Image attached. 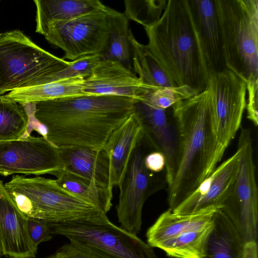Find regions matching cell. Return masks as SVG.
<instances>
[{
  "label": "cell",
  "instance_id": "1",
  "mask_svg": "<svg viewBox=\"0 0 258 258\" xmlns=\"http://www.w3.org/2000/svg\"><path fill=\"white\" fill-rule=\"evenodd\" d=\"M138 100L85 95L28 103L26 108L58 148H104L112 133L134 111Z\"/></svg>",
  "mask_w": 258,
  "mask_h": 258
},
{
  "label": "cell",
  "instance_id": "2",
  "mask_svg": "<svg viewBox=\"0 0 258 258\" xmlns=\"http://www.w3.org/2000/svg\"><path fill=\"white\" fill-rule=\"evenodd\" d=\"M171 109L178 134L177 170L167 190L168 209L172 211L214 171L226 148L215 133L208 88Z\"/></svg>",
  "mask_w": 258,
  "mask_h": 258
},
{
  "label": "cell",
  "instance_id": "3",
  "mask_svg": "<svg viewBox=\"0 0 258 258\" xmlns=\"http://www.w3.org/2000/svg\"><path fill=\"white\" fill-rule=\"evenodd\" d=\"M145 30L148 49L177 86H188L196 95L207 89L208 73L186 0H168L159 20Z\"/></svg>",
  "mask_w": 258,
  "mask_h": 258
},
{
  "label": "cell",
  "instance_id": "4",
  "mask_svg": "<svg viewBox=\"0 0 258 258\" xmlns=\"http://www.w3.org/2000/svg\"><path fill=\"white\" fill-rule=\"evenodd\" d=\"M70 63L38 46L20 30L0 32V95L52 82Z\"/></svg>",
  "mask_w": 258,
  "mask_h": 258
},
{
  "label": "cell",
  "instance_id": "5",
  "mask_svg": "<svg viewBox=\"0 0 258 258\" xmlns=\"http://www.w3.org/2000/svg\"><path fill=\"white\" fill-rule=\"evenodd\" d=\"M4 185L18 209L27 217L47 223H65L103 213L62 188L55 179L17 174Z\"/></svg>",
  "mask_w": 258,
  "mask_h": 258
},
{
  "label": "cell",
  "instance_id": "6",
  "mask_svg": "<svg viewBox=\"0 0 258 258\" xmlns=\"http://www.w3.org/2000/svg\"><path fill=\"white\" fill-rule=\"evenodd\" d=\"M226 68L258 77V0H216Z\"/></svg>",
  "mask_w": 258,
  "mask_h": 258
},
{
  "label": "cell",
  "instance_id": "7",
  "mask_svg": "<svg viewBox=\"0 0 258 258\" xmlns=\"http://www.w3.org/2000/svg\"><path fill=\"white\" fill-rule=\"evenodd\" d=\"M48 224L52 235L66 237L97 258H157L153 247L113 224L103 213L89 218Z\"/></svg>",
  "mask_w": 258,
  "mask_h": 258
},
{
  "label": "cell",
  "instance_id": "8",
  "mask_svg": "<svg viewBox=\"0 0 258 258\" xmlns=\"http://www.w3.org/2000/svg\"><path fill=\"white\" fill-rule=\"evenodd\" d=\"M217 210L179 215L168 209L148 229L147 243L161 249L170 257L202 258Z\"/></svg>",
  "mask_w": 258,
  "mask_h": 258
},
{
  "label": "cell",
  "instance_id": "9",
  "mask_svg": "<svg viewBox=\"0 0 258 258\" xmlns=\"http://www.w3.org/2000/svg\"><path fill=\"white\" fill-rule=\"evenodd\" d=\"M237 150L239 158L236 176L220 210L245 243L256 241L258 220V189L249 130L241 127Z\"/></svg>",
  "mask_w": 258,
  "mask_h": 258
},
{
  "label": "cell",
  "instance_id": "10",
  "mask_svg": "<svg viewBox=\"0 0 258 258\" xmlns=\"http://www.w3.org/2000/svg\"><path fill=\"white\" fill-rule=\"evenodd\" d=\"M106 6L75 19L51 24L45 39L62 50L63 58L73 61L90 54H101L107 37Z\"/></svg>",
  "mask_w": 258,
  "mask_h": 258
},
{
  "label": "cell",
  "instance_id": "11",
  "mask_svg": "<svg viewBox=\"0 0 258 258\" xmlns=\"http://www.w3.org/2000/svg\"><path fill=\"white\" fill-rule=\"evenodd\" d=\"M147 140L145 136L134 150L118 184L117 216L120 227L137 235L142 225V209L147 198L158 190L155 173L145 165Z\"/></svg>",
  "mask_w": 258,
  "mask_h": 258
},
{
  "label": "cell",
  "instance_id": "12",
  "mask_svg": "<svg viewBox=\"0 0 258 258\" xmlns=\"http://www.w3.org/2000/svg\"><path fill=\"white\" fill-rule=\"evenodd\" d=\"M208 88L211 93L215 133L219 142L227 148L240 127L246 105V84L226 69L209 74Z\"/></svg>",
  "mask_w": 258,
  "mask_h": 258
},
{
  "label": "cell",
  "instance_id": "13",
  "mask_svg": "<svg viewBox=\"0 0 258 258\" xmlns=\"http://www.w3.org/2000/svg\"><path fill=\"white\" fill-rule=\"evenodd\" d=\"M62 169L59 148L44 137L30 135L0 142V174H52Z\"/></svg>",
  "mask_w": 258,
  "mask_h": 258
},
{
  "label": "cell",
  "instance_id": "14",
  "mask_svg": "<svg viewBox=\"0 0 258 258\" xmlns=\"http://www.w3.org/2000/svg\"><path fill=\"white\" fill-rule=\"evenodd\" d=\"M158 89L143 83L133 71L114 60L102 59L85 79L83 92L144 100Z\"/></svg>",
  "mask_w": 258,
  "mask_h": 258
},
{
  "label": "cell",
  "instance_id": "15",
  "mask_svg": "<svg viewBox=\"0 0 258 258\" xmlns=\"http://www.w3.org/2000/svg\"><path fill=\"white\" fill-rule=\"evenodd\" d=\"M144 126L145 135L152 147L161 152L165 159V177L168 186L171 184L177 170L178 134L171 107L162 109L138 100L134 106Z\"/></svg>",
  "mask_w": 258,
  "mask_h": 258
},
{
  "label": "cell",
  "instance_id": "16",
  "mask_svg": "<svg viewBox=\"0 0 258 258\" xmlns=\"http://www.w3.org/2000/svg\"><path fill=\"white\" fill-rule=\"evenodd\" d=\"M201 53L209 74L227 69L216 0H186Z\"/></svg>",
  "mask_w": 258,
  "mask_h": 258
},
{
  "label": "cell",
  "instance_id": "17",
  "mask_svg": "<svg viewBox=\"0 0 258 258\" xmlns=\"http://www.w3.org/2000/svg\"><path fill=\"white\" fill-rule=\"evenodd\" d=\"M237 149L230 157L217 166L198 187L172 212L191 215L220 209L235 179L239 164Z\"/></svg>",
  "mask_w": 258,
  "mask_h": 258
},
{
  "label": "cell",
  "instance_id": "18",
  "mask_svg": "<svg viewBox=\"0 0 258 258\" xmlns=\"http://www.w3.org/2000/svg\"><path fill=\"white\" fill-rule=\"evenodd\" d=\"M27 217L18 209L0 180V244L10 258H34L37 246L31 241Z\"/></svg>",
  "mask_w": 258,
  "mask_h": 258
},
{
  "label": "cell",
  "instance_id": "19",
  "mask_svg": "<svg viewBox=\"0 0 258 258\" xmlns=\"http://www.w3.org/2000/svg\"><path fill=\"white\" fill-rule=\"evenodd\" d=\"M144 136V126L134 110L110 136L104 148L109 158L112 188L118 185L134 150Z\"/></svg>",
  "mask_w": 258,
  "mask_h": 258
},
{
  "label": "cell",
  "instance_id": "20",
  "mask_svg": "<svg viewBox=\"0 0 258 258\" xmlns=\"http://www.w3.org/2000/svg\"><path fill=\"white\" fill-rule=\"evenodd\" d=\"M59 149L62 169L112 188L109 158L104 148L68 147Z\"/></svg>",
  "mask_w": 258,
  "mask_h": 258
},
{
  "label": "cell",
  "instance_id": "21",
  "mask_svg": "<svg viewBox=\"0 0 258 258\" xmlns=\"http://www.w3.org/2000/svg\"><path fill=\"white\" fill-rule=\"evenodd\" d=\"M245 242L225 214L217 210L204 245L202 258H243Z\"/></svg>",
  "mask_w": 258,
  "mask_h": 258
},
{
  "label": "cell",
  "instance_id": "22",
  "mask_svg": "<svg viewBox=\"0 0 258 258\" xmlns=\"http://www.w3.org/2000/svg\"><path fill=\"white\" fill-rule=\"evenodd\" d=\"M36 32L45 35L47 28L56 22L67 21L104 5L98 0H35Z\"/></svg>",
  "mask_w": 258,
  "mask_h": 258
},
{
  "label": "cell",
  "instance_id": "23",
  "mask_svg": "<svg viewBox=\"0 0 258 258\" xmlns=\"http://www.w3.org/2000/svg\"><path fill=\"white\" fill-rule=\"evenodd\" d=\"M85 79L75 77L41 85L12 91L3 98L20 105L86 95L83 92Z\"/></svg>",
  "mask_w": 258,
  "mask_h": 258
},
{
  "label": "cell",
  "instance_id": "24",
  "mask_svg": "<svg viewBox=\"0 0 258 258\" xmlns=\"http://www.w3.org/2000/svg\"><path fill=\"white\" fill-rule=\"evenodd\" d=\"M105 10L107 18V37L100 55L102 59L117 61L133 71L128 19L124 13L107 6Z\"/></svg>",
  "mask_w": 258,
  "mask_h": 258
},
{
  "label": "cell",
  "instance_id": "25",
  "mask_svg": "<svg viewBox=\"0 0 258 258\" xmlns=\"http://www.w3.org/2000/svg\"><path fill=\"white\" fill-rule=\"evenodd\" d=\"M62 188L106 214L112 206V188L103 186L62 169L54 172Z\"/></svg>",
  "mask_w": 258,
  "mask_h": 258
},
{
  "label": "cell",
  "instance_id": "26",
  "mask_svg": "<svg viewBox=\"0 0 258 258\" xmlns=\"http://www.w3.org/2000/svg\"><path fill=\"white\" fill-rule=\"evenodd\" d=\"M129 40L133 70L143 83L156 89L177 86L166 74L147 45L141 43L136 39L131 29Z\"/></svg>",
  "mask_w": 258,
  "mask_h": 258
},
{
  "label": "cell",
  "instance_id": "27",
  "mask_svg": "<svg viewBox=\"0 0 258 258\" xmlns=\"http://www.w3.org/2000/svg\"><path fill=\"white\" fill-rule=\"evenodd\" d=\"M30 121L23 105L0 95V142L18 140L29 135Z\"/></svg>",
  "mask_w": 258,
  "mask_h": 258
},
{
  "label": "cell",
  "instance_id": "28",
  "mask_svg": "<svg viewBox=\"0 0 258 258\" xmlns=\"http://www.w3.org/2000/svg\"><path fill=\"white\" fill-rule=\"evenodd\" d=\"M168 0H125L124 12L126 18L149 28L160 19Z\"/></svg>",
  "mask_w": 258,
  "mask_h": 258
},
{
  "label": "cell",
  "instance_id": "29",
  "mask_svg": "<svg viewBox=\"0 0 258 258\" xmlns=\"http://www.w3.org/2000/svg\"><path fill=\"white\" fill-rule=\"evenodd\" d=\"M196 95L186 86L167 87L156 90L142 101L159 108L166 109L178 102L189 99Z\"/></svg>",
  "mask_w": 258,
  "mask_h": 258
},
{
  "label": "cell",
  "instance_id": "30",
  "mask_svg": "<svg viewBox=\"0 0 258 258\" xmlns=\"http://www.w3.org/2000/svg\"><path fill=\"white\" fill-rule=\"evenodd\" d=\"M102 59L100 54H96L85 55L71 61L68 67L53 77L52 82L75 77L86 79L90 75L93 68Z\"/></svg>",
  "mask_w": 258,
  "mask_h": 258
},
{
  "label": "cell",
  "instance_id": "31",
  "mask_svg": "<svg viewBox=\"0 0 258 258\" xmlns=\"http://www.w3.org/2000/svg\"><path fill=\"white\" fill-rule=\"evenodd\" d=\"M27 228L30 238L36 246L43 242L50 240L52 235L48 223L42 220L27 217Z\"/></svg>",
  "mask_w": 258,
  "mask_h": 258
},
{
  "label": "cell",
  "instance_id": "32",
  "mask_svg": "<svg viewBox=\"0 0 258 258\" xmlns=\"http://www.w3.org/2000/svg\"><path fill=\"white\" fill-rule=\"evenodd\" d=\"M248 92L247 117L255 126L258 124V77H251L246 82Z\"/></svg>",
  "mask_w": 258,
  "mask_h": 258
},
{
  "label": "cell",
  "instance_id": "33",
  "mask_svg": "<svg viewBox=\"0 0 258 258\" xmlns=\"http://www.w3.org/2000/svg\"><path fill=\"white\" fill-rule=\"evenodd\" d=\"M46 258H97L96 256L70 242L60 247Z\"/></svg>",
  "mask_w": 258,
  "mask_h": 258
},
{
  "label": "cell",
  "instance_id": "34",
  "mask_svg": "<svg viewBox=\"0 0 258 258\" xmlns=\"http://www.w3.org/2000/svg\"><path fill=\"white\" fill-rule=\"evenodd\" d=\"M145 165L150 171L156 173L165 167V159L163 154L158 151L148 153L144 159Z\"/></svg>",
  "mask_w": 258,
  "mask_h": 258
},
{
  "label": "cell",
  "instance_id": "35",
  "mask_svg": "<svg viewBox=\"0 0 258 258\" xmlns=\"http://www.w3.org/2000/svg\"><path fill=\"white\" fill-rule=\"evenodd\" d=\"M243 258H258L256 241L245 243Z\"/></svg>",
  "mask_w": 258,
  "mask_h": 258
},
{
  "label": "cell",
  "instance_id": "36",
  "mask_svg": "<svg viewBox=\"0 0 258 258\" xmlns=\"http://www.w3.org/2000/svg\"><path fill=\"white\" fill-rule=\"evenodd\" d=\"M2 254V251L1 245V244H0V257H1Z\"/></svg>",
  "mask_w": 258,
  "mask_h": 258
}]
</instances>
